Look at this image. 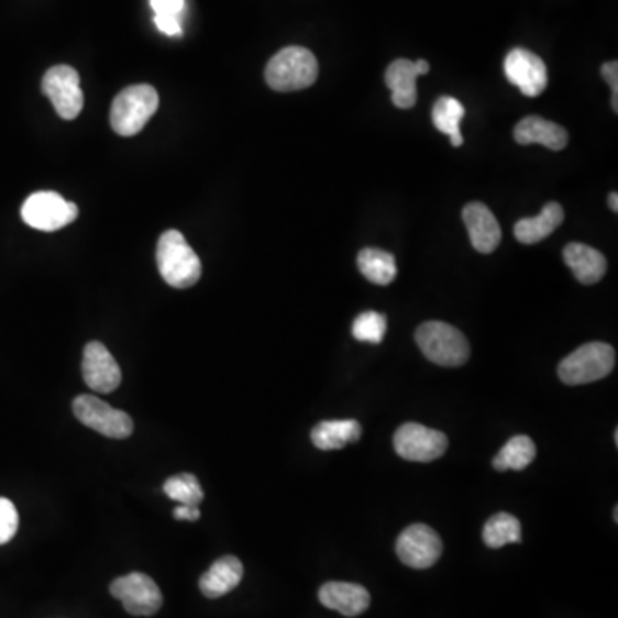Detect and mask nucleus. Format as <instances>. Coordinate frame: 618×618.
<instances>
[{
	"instance_id": "f257e3e1",
	"label": "nucleus",
	"mask_w": 618,
	"mask_h": 618,
	"mask_svg": "<svg viewBox=\"0 0 618 618\" xmlns=\"http://www.w3.org/2000/svg\"><path fill=\"white\" fill-rule=\"evenodd\" d=\"M157 265L174 289H189L201 278L200 258L179 231H165L158 239Z\"/></svg>"
},
{
	"instance_id": "f03ea898",
	"label": "nucleus",
	"mask_w": 618,
	"mask_h": 618,
	"mask_svg": "<svg viewBox=\"0 0 618 618\" xmlns=\"http://www.w3.org/2000/svg\"><path fill=\"white\" fill-rule=\"evenodd\" d=\"M318 78V60L305 47H287L266 64L265 79L275 91H298L311 87Z\"/></svg>"
},
{
	"instance_id": "7ed1b4c3",
	"label": "nucleus",
	"mask_w": 618,
	"mask_h": 618,
	"mask_svg": "<svg viewBox=\"0 0 618 618\" xmlns=\"http://www.w3.org/2000/svg\"><path fill=\"white\" fill-rule=\"evenodd\" d=\"M416 342L431 363L457 368L470 360L471 347L466 335L443 321H427L416 330Z\"/></svg>"
},
{
	"instance_id": "20e7f679",
	"label": "nucleus",
	"mask_w": 618,
	"mask_h": 618,
	"mask_svg": "<svg viewBox=\"0 0 618 618\" xmlns=\"http://www.w3.org/2000/svg\"><path fill=\"white\" fill-rule=\"evenodd\" d=\"M158 109V93L150 85H134L115 97L110 109V125L119 136H134Z\"/></svg>"
},
{
	"instance_id": "39448f33",
	"label": "nucleus",
	"mask_w": 618,
	"mask_h": 618,
	"mask_svg": "<svg viewBox=\"0 0 618 618\" xmlns=\"http://www.w3.org/2000/svg\"><path fill=\"white\" fill-rule=\"evenodd\" d=\"M615 368V349L605 342H589L569 354L559 366L565 385H586L607 378Z\"/></svg>"
},
{
	"instance_id": "423d86ee",
	"label": "nucleus",
	"mask_w": 618,
	"mask_h": 618,
	"mask_svg": "<svg viewBox=\"0 0 618 618\" xmlns=\"http://www.w3.org/2000/svg\"><path fill=\"white\" fill-rule=\"evenodd\" d=\"M76 418L85 427L98 431L109 439L122 440L133 434L134 423L128 412L107 404L95 396H79L73 402Z\"/></svg>"
},
{
	"instance_id": "0eeeda50",
	"label": "nucleus",
	"mask_w": 618,
	"mask_h": 618,
	"mask_svg": "<svg viewBox=\"0 0 618 618\" xmlns=\"http://www.w3.org/2000/svg\"><path fill=\"white\" fill-rule=\"evenodd\" d=\"M78 207L63 196L52 191H40L30 196L21 208V217L30 228L54 232L66 228L78 219Z\"/></svg>"
},
{
	"instance_id": "6e6552de",
	"label": "nucleus",
	"mask_w": 618,
	"mask_h": 618,
	"mask_svg": "<svg viewBox=\"0 0 618 618\" xmlns=\"http://www.w3.org/2000/svg\"><path fill=\"white\" fill-rule=\"evenodd\" d=\"M110 595L118 598L124 610L134 617L155 615L164 603L161 587L142 572H133L115 580L110 584Z\"/></svg>"
},
{
	"instance_id": "1a4fd4ad",
	"label": "nucleus",
	"mask_w": 618,
	"mask_h": 618,
	"mask_svg": "<svg viewBox=\"0 0 618 618\" xmlns=\"http://www.w3.org/2000/svg\"><path fill=\"white\" fill-rule=\"evenodd\" d=\"M42 90L47 95L55 112L66 121H73L81 112L82 97L79 75L71 66H54L45 73Z\"/></svg>"
},
{
	"instance_id": "9d476101",
	"label": "nucleus",
	"mask_w": 618,
	"mask_h": 618,
	"mask_svg": "<svg viewBox=\"0 0 618 618\" xmlns=\"http://www.w3.org/2000/svg\"><path fill=\"white\" fill-rule=\"evenodd\" d=\"M394 446L406 461L433 462L442 457L449 446L446 434L418 423H406L396 431Z\"/></svg>"
},
{
	"instance_id": "9b49d317",
	"label": "nucleus",
	"mask_w": 618,
	"mask_h": 618,
	"mask_svg": "<svg viewBox=\"0 0 618 618\" xmlns=\"http://www.w3.org/2000/svg\"><path fill=\"white\" fill-rule=\"evenodd\" d=\"M400 562L411 569H430L439 562L443 543L439 532L427 525H412L400 532L396 544Z\"/></svg>"
},
{
	"instance_id": "f8f14e48",
	"label": "nucleus",
	"mask_w": 618,
	"mask_h": 618,
	"mask_svg": "<svg viewBox=\"0 0 618 618\" xmlns=\"http://www.w3.org/2000/svg\"><path fill=\"white\" fill-rule=\"evenodd\" d=\"M504 69L507 79L526 97H538L547 90V66L534 52L514 48L505 57Z\"/></svg>"
},
{
	"instance_id": "ddd939ff",
	"label": "nucleus",
	"mask_w": 618,
	"mask_h": 618,
	"mask_svg": "<svg viewBox=\"0 0 618 618\" xmlns=\"http://www.w3.org/2000/svg\"><path fill=\"white\" fill-rule=\"evenodd\" d=\"M82 380L98 394H110L121 385L122 373L118 361L102 342H90L82 353Z\"/></svg>"
},
{
	"instance_id": "4468645a",
	"label": "nucleus",
	"mask_w": 618,
	"mask_h": 618,
	"mask_svg": "<svg viewBox=\"0 0 618 618\" xmlns=\"http://www.w3.org/2000/svg\"><path fill=\"white\" fill-rule=\"evenodd\" d=\"M462 219L466 223L474 250L479 251L483 255H488L497 250L501 241V229L486 205L479 203V201L466 205V208L462 210Z\"/></svg>"
},
{
	"instance_id": "2eb2a0df",
	"label": "nucleus",
	"mask_w": 618,
	"mask_h": 618,
	"mask_svg": "<svg viewBox=\"0 0 618 618\" xmlns=\"http://www.w3.org/2000/svg\"><path fill=\"white\" fill-rule=\"evenodd\" d=\"M318 598L323 607L351 618L364 614L372 603V596L366 587L356 583H339V581L323 584Z\"/></svg>"
},
{
	"instance_id": "dca6fc26",
	"label": "nucleus",
	"mask_w": 618,
	"mask_h": 618,
	"mask_svg": "<svg viewBox=\"0 0 618 618\" xmlns=\"http://www.w3.org/2000/svg\"><path fill=\"white\" fill-rule=\"evenodd\" d=\"M514 137L519 145L540 143V145L547 146L553 152L564 150L569 143L567 131L562 125L538 118V115H529V118L522 119L514 130Z\"/></svg>"
},
{
	"instance_id": "f3484780",
	"label": "nucleus",
	"mask_w": 618,
	"mask_h": 618,
	"mask_svg": "<svg viewBox=\"0 0 618 618\" xmlns=\"http://www.w3.org/2000/svg\"><path fill=\"white\" fill-rule=\"evenodd\" d=\"M244 567L238 556H222L200 577V589L207 598L229 595L243 581Z\"/></svg>"
},
{
	"instance_id": "a211bd4d",
	"label": "nucleus",
	"mask_w": 618,
	"mask_h": 618,
	"mask_svg": "<svg viewBox=\"0 0 618 618\" xmlns=\"http://www.w3.org/2000/svg\"><path fill=\"white\" fill-rule=\"evenodd\" d=\"M565 265L574 272L575 278L584 286L598 284L607 274V258L587 244L571 243L564 250Z\"/></svg>"
},
{
	"instance_id": "6ab92c4d",
	"label": "nucleus",
	"mask_w": 618,
	"mask_h": 618,
	"mask_svg": "<svg viewBox=\"0 0 618 618\" xmlns=\"http://www.w3.org/2000/svg\"><path fill=\"white\" fill-rule=\"evenodd\" d=\"M565 213L562 205L552 201L547 203L541 210L540 216L521 219L514 225V234L517 241L522 244L541 243L548 235H552L564 222Z\"/></svg>"
},
{
	"instance_id": "aec40b11",
	"label": "nucleus",
	"mask_w": 618,
	"mask_h": 618,
	"mask_svg": "<svg viewBox=\"0 0 618 618\" xmlns=\"http://www.w3.org/2000/svg\"><path fill=\"white\" fill-rule=\"evenodd\" d=\"M419 75L412 60L397 59L388 66L385 73V82L391 91V102L399 109H412L418 100Z\"/></svg>"
},
{
	"instance_id": "412c9836",
	"label": "nucleus",
	"mask_w": 618,
	"mask_h": 618,
	"mask_svg": "<svg viewBox=\"0 0 618 618\" xmlns=\"http://www.w3.org/2000/svg\"><path fill=\"white\" fill-rule=\"evenodd\" d=\"M361 424L356 419H333L321 421L311 431V442L320 451H341L349 443L360 442Z\"/></svg>"
},
{
	"instance_id": "4be33fe9",
	"label": "nucleus",
	"mask_w": 618,
	"mask_h": 618,
	"mask_svg": "<svg viewBox=\"0 0 618 618\" xmlns=\"http://www.w3.org/2000/svg\"><path fill=\"white\" fill-rule=\"evenodd\" d=\"M361 274L376 286H388L397 277L396 258L391 253L376 247H364L357 255Z\"/></svg>"
},
{
	"instance_id": "5701e85b",
	"label": "nucleus",
	"mask_w": 618,
	"mask_h": 618,
	"mask_svg": "<svg viewBox=\"0 0 618 618\" xmlns=\"http://www.w3.org/2000/svg\"><path fill=\"white\" fill-rule=\"evenodd\" d=\"M464 114H466V109L454 97L439 98L431 110L434 128L451 137L454 146H462L464 143L461 133V121Z\"/></svg>"
},
{
	"instance_id": "b1692460",
	"label": "nucleus",
	"mask_w": 618,
	"mask_h": 618,
	"mask_svg": "<svg viewBox=\"0 0 618 618\" xmlns=\"http://www.w3.org/2000/svg\"><path fill=\"white\" fill-rule=\"evenodd\" d=\"M537 459V445L526 434H517L494 459V467L500 473L504 471H525Z\"/></svg>"
},
{
	"instance_id": "393cba45",
	"label": "nucleus",
	"mask_w": 618,
	"mask_h": 618,
	"mask_svg": "<svg viewBox=\"0 0 618 618\" xmlns=\"http://www.w3.org/2000/svg\"><path fill=\"white\" fill-rule=\"evenodd\" d=\"M483 541L486 547L494 548V550L507 547V544L521 543V522L512 514H495L494 517H489L483 528Z\"/></svg>"
},
{
	"instance_id": "a878e982",
	"label": "nucleus",
	"mask_w": 618,
	"mask_h": 618,
	"mask_svg": "<svg viewBox=\"0 0 618 618\" xmlns=\"http://www.w3.org/2000/svg\"><path fill=\"white\" fill-rule=\"evenodd\" d=\"M164 494L179 505H192V507H198L205 498L198 477L189 473L168 477L164 483Z\"/></svg>"
},
{
	"instance_id": "bb28decb",
	"label": "nucleus",
	"mask_w": 618,
	"mask_h": 618,
	"mask_svg": "<svg viewBox=\"0 0 618 618\" xmlns=\"http://www.w3.org/2000/svg\"><path fill=\"white\" fill-rule=\"evenodd\" d=\"M387 333V318L376 311H364L353 323V336L356 341L380 344Z\"/></svg>"
},
{
	"instance_id": "cd10ccee",
	"label": "nucleus",
	"mask_w": 618,
	"mask_h": 618,
	"mask_svg": "<svg viewBox=\"0 0 618 618\" xmlns=\"http://www.w3.org/2000/svg\"><path fill=\"white\" fill-rule=\"evenodd\" d=\"M20 528V516L9 498L0 497V544L9 543L16 537Z\"/></svg>"
},
{
	"instance_id": "c85d7f7f",
	"label": "nucleus",
	"mask_w": 618,
	"mask_h": 618,
	"mask_svg": "<svg viewBox=\"0 0 618 618\" xmlns=\"http://www.w3.org/2000/svg\"><path fill=\"white\" fill-rule=\"evenodd\" d=\"M155 16L180 18L185 11V0H150Z\"/></svg>"
},
{
	"instance_id": "c756f323",
	"label": "nucleus",
	"mask_w": 618,
	"mask_h": 618,
	"mask_svg": "<svg viewBox=\"0 0 618 618\" xmlns=\"http://www.w3.org/2000/svg\"><path fill=\"white\" fill-rule=\"evenodd\" d=\"M602 75L605 81L610 85L611 88V107H614V112H618V64L615 60L611 63L603 64Z\"/></svg>"
},
{
	"instance_id": "7c9ffc66",
	"label": "nucleus",
	"mask_w": 618,
	"mask_h": 618,
	"mask_svg": "<svg viewBox=\"0 0 618 618\" xmlns=\"http://www.w3.org/2000/svg\"><path fill=\"white\" fill-rule=\"evenodd\" d=\"M155 24H157L158 30L168 36H179L183 33V26H180L179 18L174 16H155Z\"/></svg>"
},
{
	"instance_id": "2f4dec72",
	"label": "nucleus",
	"mask_w": 618,
	"mask_h": 618,
	"mask_svg": "<svg viewBox=\"0 0 618 618\" xmlns=\"http://www.w3.org/2000/svg\"><path fill=\"white\" fill-rule=\"evenodd\" d=\"M200 516V509L192 507V505H177L174 509V519H177V521H198Z\"/></svg>"
},
{
	"instance_id": "473e14b6",
	"label": "nucleus",
	"mask_w": 618,
	"mask_h": 618,
	"mask_svg": "<svg viewBox=\"0 0 618 618\" xmlns=\"http://www.w3.org/2000/svg\"><path fill=\"white\" fill-rule=\"evenodd\" d=\"M415 64L419 76L428 75V73H430V64H428V60H416Z\"/></svg>"
},
{
	"instance_id": "72a5a7b5",
	"label": "nucleus",
	"mask_w": 618,
	"mask_h": 618,
	"mask_svg": "<svg viewBox=\"0 0 618 618\" xmlns=\"http://www.w3.org/2000/svg\"><path fill=\"white\" fill-rule=\"evenodd\" d=\"M608 207H610L611 212H618V195L617 192H610L608 196Z\"/></svg>"
}]
</instances>
